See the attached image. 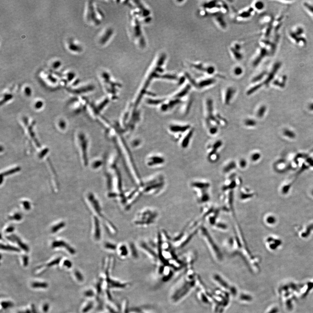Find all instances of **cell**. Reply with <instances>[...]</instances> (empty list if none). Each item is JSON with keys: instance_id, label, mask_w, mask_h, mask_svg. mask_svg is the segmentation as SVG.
<instances>
[{"instance_id": "6da1fadb", "label": "cell", "mask_w": 313, "mask_h": 313, "mask_svg": "<svg viewBox=\"0 0 313 313\" xmlns=\"http://www.w3.org/2000/svg\"><path fill=\"white\" fill-rule=\"evenodd\" d=\"M158 217V214L156 210L151 208H146L137 214L134 223L139 227H148L155 222Z\"/></svg>"}, {"instance_id": "7a4b0ae2", "label": "cell", "mask_w": 313, "mask_h": 313, "mask_svg": "<svg viewBox=\"0 0 313 313\" xmlns=\"http://www.w3.org/2000/svg\"><path fill=\"white\" fill-rule=\"evenodd\" d=\"M87 198L89 204L91 206V208L92 209V210L93 211L95 215L98 216L99 218L104 219V221H106L107 219H106L103 216L102 213V210L101 207L100 202L98 199L96 198L95 195L92 193H89L87 195Z\"/></svg>"}, {"instance_id": "3957f363", "label": "cell", "mask_w": 313, "mask_h": 313, "mask_svg": "<svg viewBox=\"0 0 313 313\" xmlns=\"http://www.w3.org/2000/svg\"><path fill=\"white\" fill-rule=\"evenodd\" d=\"M139 246L141 250H142V251L149 257L153 263H157L158 258V254H156L152 249L147 245V243L143 241L139 243Z\"/></svg>"}, {"instance_id": "277c9868", "label": "cell", "mask_w": 313, "mask_h": 313, "mask_svg": "<svg viewBox=\"0 0 313 313\" xmlns=\"http://www.w3.org/2000/svg\"><path fill=\"white\" fill-rule=\"evenodd\" d=\"M93 236L94 239L96 241H99L101 238V224L98 217L94 216L93 218Z\"/></svg>"}, {"instance_id": "5b68a950", "label": "cell", "mask_w": 313, "mask_h": 313, "mask_svg": "<svg viewBox=\"0 0 313 313\" xmlns=\"http://www.w3.org/2000/svg\"><path fill=\"white\" fill-rule=\"evenodd\" d=\"M108 281L109 289H123L129 288L131 285L130 283L128 282H123L115 279H111L110 277L108 278Z\"/></svg>"}, {"instance_id": "8992f818", "label": "cell", "mask_w": 313, "mask_h": 313, "mask_svg": "<svg viewBox=\"0 0 313 313\" xmlns=\"http://www.w3.org/2000/svg\"><path fill=\"white\" fill-rule=\"evenodd\" d=\"M51 247L52 248H63L67 250L68 253L71 255L75 254V250L67 243L62 240H55L52 243Z\"/></svg>"}, {"instance_id": "52a82bcc", "label": "cell", "mask_w": 313, "mask_h": 313, "mask_svg": "<svg viewBox=\"0 0 313 313\" xmlns=\"http://www.w3.org/2000/svg\"><path fill=\"white\" fill-rule=\"evenodd\" d=\"M116 252L118 257L121 259H126L130 253L129 247L127 246L125 243H123L117 246Z\"/></svg>"}, {"instance_id": "ba28073f", "label": "cell", "mask_w": 313, "mask_h": 313, "mask_svg": "<svg viewBox=\"0 0 313 313\" xmlns=\"http://www.w3.org/2000/svg\"><path fill=\"white\" fill-rule=\"evenodd\" d=\"M87 17L89 20L94 22L95 24H98L100 22L97 17L96 13L95 12L93 5L91 2L88 5V11Z\"/></svg>"}, {"instance_id": "9c48e42d", "label": "cell", "mask_w": 313, "mask_h": 313, "mask_svg": "<svg viewBox=\"0 0 313 313\" xmlns=\"http://www.w3.org/2000/svg\"><path fill=\"white\" fill-rule=\"evenodd\" d=\"M8 240H9L11 241L17 243V245H19V246L21 247L22 250H24L26 252H29V247L27 246V245H25L24 243H23L18 237L14 235H12L11 237H8Z\"/></svg>"}, {"instance_id": "30bf717a", "label": "cell", "mask_w": 313, "mask_h": 313, "mask_svg": "<svg viewBox=\"0 0 313 313\" xmlns=\"http://www.w3.org/2000/svg\"><path fill=\"white\" fill-rule=\"evenodd\" d=\"M94 302L92 300H88L85 302L82 308V313H88L91 311L94 307Z\"/></svg>"}, {"instance_id": "8fae6325", "label": "cell", "mask_w": 313, "mask_h": 313, "mask_svg": "<svg viewBox=\"0 0 313 313\" xmlns=\"http://www.w3.org/2000/svg\"><path fill=\"white\" fill-rule=\"evenodd\" d=\"M32 288L35 289H46L48 287V284L44 281H34L31 284Z\"/></svg>"}, {"instance_id": "7c38bea8", "label": "cell", "mask_w": 313, "mask_h": 313, "mask_svg": "<svg viewBox=\"0 0 313 313\" xmlns=\"http://www.w3.org/2000/svg\"><path fill=\"white\" fill-rule=\"evenodd\" d=\"M117 246L115 243L107 241L104 243L103 247L104 249L108 251L112 252L116 251Z\"/></svg>"}, {"instance_id": "4fadbf2b", "label": "cell", "mask_w": 313, "mask_h": 313, "mask_svg": "<svg viewBox=\"0 0 313 313\" xmlns=\"http://www.w3.org/2000/svg\"><path fill=\"white\" fill-rule=\"evenodd\" d=\"M66 223L62 221L58 223L57 224L54 225L51 228V232L53 233H55L58 231L63 228L65 227Z\"/></svg>"}, {"instance_id": "5bb4252c", "label": "cell", "mask_w": 313, "mask_h": 313, "mask_svg": "<svg viewBox=\"0 0 313 313\" xmlns=\"http://www.w3.org/2000/svg\"><path fill=\"white\" fill-rule=\"evenodd\" d=\"M1 250L4 251H10L15 252H19L20 250L18 247L13 246L9 245H3L1 243Z\"/></svg>"}, {"instance_id": "9a60e30c", "label": "cell", "mask_w": 313, "mask_h": 313, "mask_svg": "<svg viewBox=\"0 0 313 313\" xmlns=\"http://www.w3.org/2000/svg\"><path fill=\"white\" fill-rule=\"evenodd\" d=\"M234 90L231 88H228L226 92V96H225V102L226 103H229V102L231 101V99L233 95L234 94Z\"/></svg>"}, {"instance_id": "2e32d148", "label": "cell", "mask_w": 313, "mask_h": 313, "mask_svg": "<svg viewBox=\"0 0 313 313\" xmlns=\"http://www.w3.org/2000/svg\"><path fill=\"white\" fill-rule=\"evenodd\" d=\"M93 89V87L92 86H86V87L78 88V89H75V90H71V92L75 94H80L82 93L90 91Z\"/></svg>"}, {"instance_id": "e0dca14e", "label": "cell", "mask_w": 313, "mask_h": 313, "mask_svg": "<svg viewBox=\"0 0 313 313\" xmlns=\"http://www.w3.org/2000/svg\"><path fill=\"white\" fill-rule=\"evenodd\" d=\"M1 309L6 310L8 308H11L14 306V303L9 300H3L1 303Z\"/></svg>"}, {"instance_id": "ac0fdd59", "label": "cell", "mask_w": 313, "mask_h": 313, "mask_svg": "<svg viewBox=\"0 0 313 313\" xmlns=\"http://www.w3.org/2000/svg\"><path fill=\"white\" fill-rule=\"evenodd\" d=\"M139 308L142 313H156L155 309L151 306H143Z\"/></svg>"}, {"instance_id": "d6986e66", "label": "cell", "mask_w": 313, "mask_h": 313, "mask_svg": "<svg viewBox=\"0 0 313 313\" xmlns=\"http://www.w3.org/2000/svg\"><path fill=\"white\" fill-rule=\"evenodd\" d=\"M215 82V81L214 79H206V80L201 81L199 83L198 86L200 88H203V87L211 85V84L214 83Z\"/></svg>"}, {"instance_id": "ffe728a7", "label": "cell", "mask_w": 313, "mask_h": 313, "mask_svg": "<svg viewBox=\"0 0 313 313\" xmlns=\"http://www.w3.org/2000/svg\"><path fill=\"white\" fill-rule=\"evenodd\" d=\"M84 295L86 298H93L96 296L97 297L96 292L95 290L92 289H89L85 290L84 292Z\"/></svg>"}, {"instance_id": "44dd1931", "label": "cell", "mask_w": 313, "mask_h": 313, "mask_svg": "<svg viewBox=\"0 0 313 313\" xmlns=\"http://www.w3.org/2000/svg\"><path fill=\"white\" fill-rule=\"evenodd\" d=\"M129 249L130 253L132 256V257L135 259H137L138 257V253H137L136 247H135V245H133V243H131L130 244V246H129Z\"/></svg>"}, {"instance_id": "7402d4cb", "label": "cell", "mask_w": 313, "mask_h": 313, "mask_svg": "<svg viewBox=\"0 0 313 313\" xmlns=\"http://www.w3.org/2000/svg\"><path fill=\"white\" fill-rule=\"evenodd\" d=\"M68 48L69 50L74 52H80L82 51V48L80 46L75 44L72 42L69 43L68 45Z\"/></svg>"}, {"instance_id": "603a6c76", "label": "cell", "mask_w": 313, "mask_h": 313, "mask_svg": "<svg viewBox=\"0 0 313 313\" xmlns=\"http://www.w3.org/2000/svg\"><path fill=\"white\" fill-rule=\"evenodd\" d=\"M48 268L47 267L46 265L40 266L38 267L35 271V274L37 275H41V274H43V273L46 272Z\"/></svg>"}, {"instance_id": "cb8c5ba5", "label": "cell", "mask_w": 313, "mask_h": 313, "mask_svg": "<svg viewBox=\"0 0 313 313\" xmlns=\"http://www.w3.org/2000/svg\"><path fill=\"white\" fill-rule=\"evenodd\" d=\"M60 261H61V258L58 257V258H55V259L50 261L49 262H48L47 264H46V265L47 266L48 268L54 266L56 265H58L60 262Z\"/></svg>"}, {"instance_id": "d4e9b609", "label": "cell", "mask_w": 313, "mask_h": 313, "mask_svg": "<svg viewBox=\"0 0 313 313\" xmlns=\"http://www.w3.org/2000/svg\"><path fill=\"white\" fill-rule=\"evenodd\" d=\"M22 215L19 213L15 214L11 216L8 217V219L12 221H19L22 219Z\"/></svg>"}, {"instance_id": "484cf974", "label": "cell", "mask_w": 313, "mask_h": 313, "mask_svg": "<svg viewBox=\"0 0 313 313\" xmlns=\"http://www.w3.org/2000/svg\"><path fill=\"white\" fill-rule=\"evenodd\" d=\"M193 131H191L188 134V135L186 137H185V139L183 142V144H182V146L184 147H187L188 145L189 142L190 140V137H192L193 135Z\"/></svg>"}, {"instance_id": "4316f807", "label": "cell", "mask_w": 313, "mask_h": 313, "mask_svg": "<svg viewBox=\"0 0 313 313\" xmlns=\"http://www.w3.org/2000/svg\"><path fill=\"white\" fill-rule=\"evenodd\" d=\"M74 277L76 278V279L79 282H82L84 279L83 276L82 274L81 273L80 271H79L76 270L75 271L74 273Z\"/></svg>"}, {"instance_id": "83f0119b", "label": "cell", "mask_w": 313, "mask_h": 313, "mask_svg": "<svg viewBox=\"0 0 313 313\" xmlns=\"http://www.w3.org/2000/svg\"><path fill=\"white\" fill-rule=\"evenodd\" d=\"M20 168H15L12 169L10 170H8V171H6V172H4L3 174H1V176H7V175H11L12 174L16 173V172H18L19 171Z\"/></svg>"}, {"instance_id": "f1b7e54d", "label": "cell", "mask_w": 313, "mask_h": 313, "mask_svg": "<svg viewBox=\"0 0 313 313\" xmlns=\"http://www.w3.org/2000/svg\"><path fill=\"white\" fill-rule=\"evenodd\" d=\"M190 127L189 126H175L174 127H173V131H185L187 129H188Z\"/></svg>"}, {"instance_id": "f546056e", "label": "cell", "mask_w": 313, "mask_h": 313, "mask_svg": "<svg viewBox=\"0 0 313 313\" xmlns=\"http://www.w3.org/2000/svg\"><path fill=\"white\" fill-rule=\"evenodd\" d=\"M235 167V163H234V162H231L230 164H228L227 166H226L225 168H224V171L226 172H228V171H230L231 170L234 168Z\"/></svg>"}, {"instance_id": "4dcf8cb0", "label": "cell", "mask_w": 313, "mask_h": 313, "mask_svg": "<svg viewBox=\"0 0 313 313\" xmlns=\"http://www.w3.org/2000/svg\"><path fill=\"white\" fill-rule=\"evenodd\" d=\"M62 264L63 267L64 268H66V269H70L72 267V262L70 261L69 260H67V259L64 260L63 261Z\"/></svg>"}, {"instance_id": "1f68e13d", "label": "cell", "mask_w": 313, "mask_h": 313, "mask_svg": "<svg viewBox=\"0 0 313 313\" xmlns=\"http://www.w3.org/2000/svg\"><path fill=\"white\" fill-rule=\"evenodd\" d=\"M190 88V85H187V86H186V88H185L182 92H180L179 94L178 95V96H183L184 95H186V94H187V93L188 92V91H189Z\"/></svg>"}, {"instance_id": "d6a6232c", "label": "cell", "mask_w": 313, "mask_h": 313, "mask_svg": "<svg viewBox=\"0 0 313 313\" xmlns=\"http://www.w3.org/2000/svg\"><path fill=\"white\" fill-rule=\"evenodd\" d=\"M231 50L236 58L237 59V60H241V59L242 58L241 54L239 53V52L237 51V50L234 49V48H231Z\"/></svg>"}, {"instance_id": "836d02e7", "label": "cell", "mask_w": 313, "mask_h": 313, "mask_svg": "<svg viewBox=\"0 0 313 313\" xmlns=\"http://www.w3.org/2000/svg\"><path fill=\"white\" fill-rule=\"evenodd\" d=\"M22 204L25 209L27 210V211H29L30 209L31 208V205L29 202H28V201H24L22 202Z\"/></svg>"}, {"instance_id": "e575fe53", "label": "cell", "mask_w": 313, "mask_h": 313, "mask_svg": "<svg viewBox=\"0 0 313 313\" xmlns=\"http://www.w3.org/2000/svg\"><path fill=\"white\" fill-rule=\"evenodd\" d=\"M29 258L27 256L22 257V263L24 267H26L29 265Z\"/></svg>"}, {"instance_id": "d590c367", "label": "cell", "mask_w": 313, "mask_h": 313, "mask_svg": "<svg viewBox=\"0 0 313 313\" xmlns=\"http://www.w3.org/2000/svg\"><path fill=\"white\" fill-rule=\"evenodd\" d=\"M245 125L247 126H255V125L256 122L255 121H253L252 120H251V119H248V120H247L245 121Z\"/></svg>"}, {"instance_id": "8d00e7d4", "label": "cell", "mask_w": 313, "mask_h": 313, "mask_svg": "<svg viewBox=\"0 0 313 313\" xmlns=\"http://www.w3.org/2000/svg\"><path fill=\"white\" fill-rule=\"evenodd\" d=\"M49 304H48V303H45L44 304H43V307H42V310H43V312H44V313H48V311L49 310Z\"/></svg>"}, {"instance_id": "74e56055", "label": "cell", "mask_w": 313, "mask_h": 313, "mask_svg": "<svg viewBox=\"0 0 313 313\" xmlns=\"http://www.w3.org/2000/svg\"><path fill=\"white\" fill-rule=\"evenodd\" d=\"M266 108L265 107H262L260 108V110L258 111V113H257V115L259 117H261L263 116V115L265 113V111Z\"/></svg>"}, {"instance_id": "f35d334b", "label": "cell", "mask_w": 313, "mask_h": 313, "mask_svg": "<svg viewBox=\"0 0 313 313\" xmlns=\"http://www.w3.org/2000/svg\"><path fill=\"white\" fill-rule=\"evenodd\" d=\"M242 69L240 67H236L234 70V73L236 75H240L242 73Z\"/></svg>"}, {"instance_id": "ab89813d", "label": "cell", "mask_w": 313, "mask_h": 313, "mask_svg": "<svg viewBox=\"0 0 313 313\" xmlns=\"http://www.w3.org/2000/svg\"><path fill=\"white\" fill-rule=\"evenodd\" d=\"M128 313H142L139 308H134L129 310Z\"/></svg>"}, {"instance_id": "60d3db41", "label": "cell", "mask_w": 313, "mask_h": 313, "mask_svg": "<svg viewBox=\"0 0 313 313\" xmlns=\"http://www.w3.org/2000/svg\"><path fill=\"white\" fill-rule=\"evenodd\" d=\"M75 74L74 73V72H70L68 73L67 74V77H68V80L69 81H71L74 79V78H75Z\"/></svg>"}, {"instance_id": "b9f144b4", "label": "cell", "mask_w": 313, "mask_h": 313, "mask_svg": "<svg viewBox=\"0 0 313 313\" xmlns=\"http://www.w3.org/2000/svg\"><path fill=\"white\" fill-rule=\"evenodd\" d=\"M61 64H62L61 62H60V61H59V60H57V61H56V62H54V63L52 64V67H53V68H54L57 69L60 67Z\"/></svg>"}, {"instance_id": "7bdbcfd3", "label": "cell", "mask_w": 313, "mask_h": 313, "mask_svg": "<svg viewBox=\"0 0 313 313\" xmlns=\"http://www.w3.org/2000/svg\"><path fill=\"white\" fill-rule=\"evenodd\" d=\"M14 230H15V227H14V226H10L6 228L5 230V232L6 233H12V232L14 231Z\"/></svg>"}, {"instance_id": "ee69618b", "label": "cell", "mask_w": 313, "mask_h": 313, "mask_svg": "<svg viewBox=\"0 0 313 313\" xmlns=\"http://www.w3.org/2000/svg\"><path fill=\"white\" fill-rule=\"evenodd\" d=\"M205 71H206V72H208V74H213V73L214 72V71H215V70H214V67H208V68H207V69H206Z\"/></svg>"}, {"instance_id": "f6af8a7d", "label": "cell", "mask_w": 313, "mask_h": 313, "mask_svg": "<svg viewBox=\"0 0 313 313\" xmlns=\"http://www.w3.org/2000/svg\"><path fill=\"white\" fill-rule=\"evenodd\" d=\"M221 141H218V142H216L214 145L213 148L214 150H217V149L219 148L221 145Z\"/></svg>"}, {"instance_id": "bcb514c9", "label": "cell", "mask_w": 313, "mask_h": 313, "mask_svg": "<svg viewBox=\"0 0 313 313\" xmlns=\"http://www.w3.org/2000/svg\"><path fill=\"white\" fill-rule=\"evenodd\" d=\"M17 313H32L31 306V308L26 309L24 310H21V311H19V312H17Z\"/></svg>"}, {"instance_id": "7dc6e473", "label": "cell", "mask_w": 313, "mask_h": 313, "mask_svg": "<svg viewBox=\"0 0 313 313\" xmlns=\"http://www.w3.org/2000/svg\"><path fill=\"white\" fill-rule=\"evenodd\" d=\"M217 20L218 21V22L220 23V25H221L222 27H225V23H224V21L222 19L221 17H218L217 19Z\"/></svg>"}, {"instance_id": "c3c4849f", "label": "cell", "mask_w": 313, "mask_h": 313, "mask_svg": "<svg viewBox=\"0 0 313 313\" xmlns=\"http://www.w3.org/2000/svg\"><path fill=\"white\" fill-rule=\"evenodd\" d=\"M260 157V155L259 154H255L252 156L251 159L253 161H256Z\"/></svg>"}, {"instance_id": "681fc988", "label": "cell", "mask_w": 313, "mask_h": 313, "mask_svg": "<svg viewBox=\"0 0 313 313\" xmlns=\"http://www.w3.org/2000/svg\"><path fill=\"white\" fill-rule=\"evenodd\" d=\"M246 161L245 160H241L240 162V165L242 168H245L246 165Z\"/></svg>"}, {"instance_id": "f907efd6", "label": "cell", "mask_w": 313, "mask_h": 313, "mask_svg": "<svg viewBox=\"0 0 313 313\" xmlns=\"http://www.w3.org/2000/svg\"><path fill=\"white\" fill-rule=\"evenodd\" d=\"M250 16V14L248 13V12H243L241 14L240 16L242 17H247Z\"/></svg>"}, {"instance_id": "816d5d0a", "label": "cell", "mask_w": 313, "mask_h": 313, "mask_svg": "<svg viewBox=\"0 0 313 313\" xmlns=\"http://www.w3.org/2000/svg\"><path fill=\"white\" fill-rule=\"evenodd\" d=\"M25 92L26 94L27 95L29 96V95H31V90L30 88L29 87H27L25 89Z\"/></svg>"}, {"instance_id": "f5cc1de1", "label": "cell", "mask_w": 313, "mask_h": 313, "mask_svg": "<svg viewBox=\"0 0 313 313\" xmlns=\"http://www.w3.org/2000/svg\"><path fill=\"white\" fill-rule=\"evenodd\" d=\"M263 5L261 2H258L256 5V7L258 9H261L263 7Z\"/></svg>"}, {"instance_id": "db71d44e", "label": "cell", "mask_w": 313, "mask_h": 313, "mask_svg": "<svg viewBox=\"0 0 313 313\" xmlns=\"http://www.w3.org/2000/svg\"><path fill=\"white\" fill-rule=\"evenodd\" d=\"M285 134L286 135H288V136L290 137H293L294 136V134H293V133H291V132H290V131H286L285 133Z\"/></svg>"}, {"instance_id": "11a10c76", "label": "cell", "mask_w": 313, "mask_h": 313, "mask_svg": "<svg viewBox=\"0 0 313 313\" xmlns=\"http://www.w3.org/2000/svg\"><path fill=\"white\" fill-rule=\"evenodd\" d=\"M217 129L216 127H214V128H212L210 130V132L212 134H214L217 132Z\"/></svg>"}, {"instance_id": "9f6ffc18", "label": "cell", "mask_w": 313, "mask_h": 313, "mask_svg": "<svg viewBox=\"0 0 313 313\" xmlns=\"http://www.w3.org/2000/svg\"><path fill=\"white\" fill-rule=\"evenodd\" d=\"M31 306L32 308V313H37L34 306V305H31Z\"/></svg>"}, {"instance_id": "6f0895ef", "label": "cell", "mask_w": 313, "mask_h": 313, "mask_svg": "<svg viewBox=\"0 0 313 313\" xmlns=\"http://www.w3.org/2000/svg\"><path fill=\"white\" fill-rule=\"evenodd\" d=\"M277 311V310H276L275 309H274L273 310H272V311H271L269 313H276Z\"/></svg>"}]
</instances>
